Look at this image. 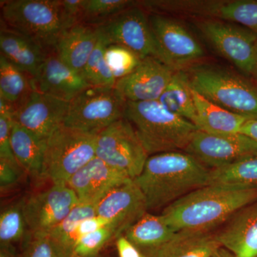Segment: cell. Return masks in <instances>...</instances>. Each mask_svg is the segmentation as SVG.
<instances>
[{"instance_id":"obj_1","label":"cell","mask_w":257,"mask_h":257,"mask_svg":"<svg viewBox=\"0 0 257 257\" xmlns=\"http://www.w3.org/2000/svg\"><path fill=\"white\" fill-rule=\"evenodd\" d=\"M256 201L257 188L208 184L172 203L160 215L175 233L212 232Z\"/></svg>"},{"instance_id":"obj_2","label":"cell","mask_w":257,"mask_h":257,"mask_svg":"<svg viewBox=\"0 0 257 257\" xmlns=\"http://www.w3.org/2000/svg\"><path fill=\"white\" fill-rule=\"evenodd\" d=\"M210 170L185 152L149 156L143 172L133 179L143 192L147 211L168 207L189 193L207 186Z\"/></svg>"},{"instance_id":"obj_3","label":"cell","mask_w":257,"mask_h":257,"mask_svg":"<svg viewBox=\"0 0 257 257\" xmlns=\"http://www.w3.org/2000/svg\"><path fill=\"white\" fill-rule=\"evenodd\" d=\"M124 118L133 125L149 156L184 151L198 130L159 101H126Z\"/></svg>"},{"instance_id":"obj_4","label":"cell","mask_w":257,"mask_h":257,"mask_svg":"<svg viewBox=\"0 0 257 257\" xmlns=\"http://www.w3.org/2000/svg\"><path fill=\"white\" fill-rule=\"evenodd\" d=\"M1 23L48 52L64 31L78 24L66 14L62 0H10L1 4Z\"/></svg>"},{"instance_id":"obj_5","label":"cell","mask_w":257,"mask_h":257,"mask_svg":"<svg viewBox=\"0 0 257 257\" xmlns=\"http://www.w3.org/2000/svg\"><path fill=\"white\" fill-rule=\"evenodd\" d=\"M187 73L190 87L226 110L257 119V86L239 74L214 67H192Z\"/></svg>"},{"instance_id":"obj_6","label":"cell","mask_w":257,"mask_h":257,"mask_svg":"<svg viewBox=\"0 0 257 257\" xmlns=\"http://www.w3.org/2000/svg\"><path fill=\"white\" fill-rule=\"evenodd\" d=\"M98 133L61 125L46 140L42 178L52 184H67L96 157Z\"/></svg>"},{"instance_id":"obj_7","label":"cell","mask_w":257,"mask_h":257,"mask_svg":"<svg viewBox=\"0 0 257 257\" xmlns=\"http://www.w3.org/2000/svg\"><path fill=\"white\" fill-rule=\"evenodd\" d=\"M126 101L115 87H91L69 102L63 125L99 132L124 118Z\"/></svg>"},{"instance_id":"obj_8","label":"cell","mask_w":257,"mask_h":257,"mask_svg":"<svg viewBox=\"0 0 257 257\" xmlns=\"http://www.w3.org/2000/svg\"><path fill=\"white\" fill-rule=\"evenodd\" d=\"M96 157L135 179L143 172L149 155L133 125L122 118L98 133Z\"/></svg>"},{"instance_id":"obj_9","label":"cell","mask_w":257,"mask_h":257,"mask_svg":"<svg viewBox=\"0 0 257 257\" xmlns=\"http://www.w3.org/2000/svg\"><path fill=\"white\" fill-rule=\"evenodd\" d=\"M135 5V3L97 28L109 44L122 45L142 60L153 57L166 64L165 56L152 31L148 15L143 8Z\"/></svg>"},{"instance_id":"obj_10","label":"cell","mask_w":257,"mask_h":257,"mask_svg":"<svg viewBox=\"0 0 257 257\" xmlns=\"http://www.w3.org/2000/svg\"><path fill=\"white\" fill-rule=\"evenodd\" d=\"M197 28L220 55L243 73L251 76L257 34L237 24L204 18Z\"/></svg>"},{"instance_id":"obj_11","label":"cell","mask_w":257,"mask_h":257,"mask_svg":"<svg viewBox=\"0 0 257 257\" xmlns=\"http://www.w3.org/2000/svg\"><path fill=\"white\" fill-rule=\"evenodd\" d=\"M184 152L209 170H216L256 156L257 143L242 134L213 135L197 130Z\"/></svg>"},{"instance_id":"obj_12","label":"cell","mask_w":257,"mask_h":257,"mask_svg":"<svg viewBox=\"0 0 257 257\" xmlns=\"http://www.w3.org/2000/svg\"><path fill=\"white\" fill-rule=\"evenodd\" d=\"M75 193L66 184L52 187L24 200L23 211L31 235H47L78 204Z\"/></svg>"},{"instance_id":"obj_13","label":"cell","mask_w":257,"mask_h":257,"mask_svg":"<svg viewBox=\"0 0 257 257\" xmlns=\"http://www.w3.org/2000/svg\"><path fill=\"white\" fill-rule=\"evenodd\" d=\"M152 31L165 56L166 64L184 71L204 56L202 45L182 24L160 14L149 15Z\"/></svg>"},{"instance_id":"obj_14","label":"cell","mask_w":257,"mask_h":257,"mask_svg":"<svg viewBox=\"0 0 257 257\" xmlns=\"http://www.w3.org/2000/svg\"><path fill=\"white\" fill-rule=\"evenodd\" d=\"M69 106V101L35 89L16 108L13 120L40 140L46 141L63 124Z\"/></svg>"},{"instance_id":"obj_15","label":"cell","mask_w":257,"mask_h":257,"mask_svg":"<svg viewBox=\"0 0 257 257\" xmlns=\"http://www.w3.org/2000/svg\"><path fill=\"white\" fill-rule=\"evenodd\" d=\"M176 72L162 61L147 57L131 74L116 81L115 88L126 101H158Z\"/></svg>"},{"instance_id":"obj_16","label":"cell","mask_w":257,"mask_h":257,"mask_svg":"<svg viewBox=\"0 0 257 257\" xmlns=\"http://www.w3.org/2000/svg\"><path fill=\"white\" fill-rule=\"evenodd\" d=\"M147 211L145 197L133 179L111 190L96 205V216L109 221L118 236Z\"/></svg>"},{"instance_id":"obj_17","label":"cell","mask_w":257,"mask_h":257,"mask_svg":"<svg viewBox=\"0 0 257 257\" xmlns=\"http://www.w3.org/2000/svg\"><path fill=\"white\" fill-rule=\"evenodd\" d=\"M130 180L127 175L95 157L66 184L75 193L79 203L96 205L111 190Z\"/></svg>"},{"instance_id":"obj_18","label":"cell","mask_w":257,"mask_h":257,"mask_svg":"<svg viewBox=\"0 0 257 257\" xmlns=\"http://www.w3.org/2000/svg\"><path fill=\"white\" fill-rule=\"evenodd\" d=\"M33 82L35 90L69 102L91 87L83 74L64 63L55 51L47 54Z\"/></svg>"},{"instance_id":"obj_19","label":"cell","mask_w":257,"mask_h":257,"mask_svg":"<svg viewBox=\"0 0 257 257\" xmlns=\"http://www.w3.org/2000/svg\"><path fill=\"white\" fill-rule=\"evenodd\" d=\"M214 233L235 256L257 257V201L236 211Z\"/></svg>"},{"instance_id":"obj_20","label":"cell","mask_w":257,"mask_h":257,"mask_svg":"<svg viewBox=\"0 0 257 257\" xmlns=\"http://www.w3.org/2000/svg\"><path fill=\"white\" fill-rule=\"evenodd\" d=\"M100 32L97 27L76 24L62 34L55 47L56 55L71 68L82 74L97 45Z\"/></svg>"},{"instance_id":"obj_21","label":"cell","mask_w":257,"mask_h":257,"mask_svg":"<svg viewBox=\"0 0 257 257\" xmlns=\"http://www.w3.org/2000/svg\"><path fill=\"white\" fill-rule=\"evenodd\" d=\"M0 51L1 55L33 78L50 52L30 37L2 23Z\"/></svg>"},{"instance_id":"obj_22","label":"cell","mask_w":257,"mask_h":257,"mask_svg":"<svg viewBox=\"0 0 257 257\" xmlns=\"http://www.w3.org/2000/svg\"><path fill=\"white\" fill-rule=\"evenodd\" d=\"M184 13L237 24L257 34V1H187Z\"/></svg>"},{"instance_id":"obj_23","label":"cell","mask_w":257,"mask_h":257,"mask_svg":"<svg viewBox=\"0 0 257 257\" xmlns=\"http://www.w3.org/2000/svg\"><path fill=\"white\" fill-rule=\"evenodd\" d=\"M221 247L214 232H179L145 257H211Z\"/></svg>"},{"instance_id":"obj_24","label":"cell","mask_w":257,"mask_h":257,"mask_svg":"<svg viewBox=\"0 0 257 257\" xmlns=\"http://www.w3.org/2000/svg\"><path fill=\"white\" fill-rule=\"evenodd\" d=\"M192 90L197 111L196 127L198 130L213 135H236L239 134L243 125L249 119L216 105L194 89Z\"/></svg>"},{"instance_id":"obj_25","label":"cell","mask_w":257,"mask_h":257,"mask_svg":"<svg viewBox=\"0 0 257 257\" xmlns=\"http://www.w3.org/2000/svg\"><path fill=\"white\" fill-rule=\"evenodd\" d=\"M10 143L15 159L23 170L32 177H42L46 141L13 120Z\"/></svg>"},{"instance_id":"obj_26","label":"cell","mask_w":257,"mask_h":257,"mask_svg":"<svg viewBox=\"0 0 257 257\" xmlns=\"http://www.w3.org/2000/svg\"><path fill=\"white\" fill-rule=\"evenodd\" d=\"M123 234L144 254L168 242L177 233L167 224L162 216L153 215L147 211Z\"/></svg>"},{"instance_id":"obj_27","label":"cell","mask_w":257,"mask_h":257,"mask_svg":"<svg viewBox=\"0 0 257 257\" xmlns=\"http://www.w3.org/2000/svg\"><path fill=\"white\" fill-rule=\"evenodd\" d=\"M158 101L171 112L188 120L194 126H197V111L192 88L184 71L175 72Z\"/></svg>"},{"instance_id":"obj_28","label":"cell","mask_w":257,"mask_h":257,"mask_svg":"<svg viewBox=\"0 0 257 257\" xmlns=\"http://www.w3.org/2000/svg\"><path fill=\"white\" fill-rule=\"evenodd\" d=\"M33 79L0 55V97L10 103L14 110L35 90Z\"/></svg>"},{"instance_id":"obj_29","label":"cell","mask_w":257,"mask_h":257,"mask_svg":"<svg viewBox=\"0 0 257 257\" xmlns=\"http://www.w3.org/2000/svg\"><path fill=\"white\" fill-rule=\"evenodd\" d=\"M209 184L257 188V155L246 157L223 168L210 170Z\"/></svg>"},{"instance_id":"obj_30","label":"cell","mask_w":257,"mask_h":257,"mask_svg":"<svg viewBox=\"0 0 257 257\" xmlns=\"http://www.w3.org/2000/svg\"><path fill=\"white\" fill-rule=\"evenodd\" d=\"M24 200L5 208L0 215V245H14L25 241L29 234L23 211Z\"/></svg>"},{"instance_id":"obj_31","label":"cell","mask_w":257,"mask_h":257,"mask_svg":"<svg viewBox=\"0 0 257 257\" xmlns=\"http://www.w3.org/2000/svg\"><path fill=\"white\" fill-rule=\"evenodd\" d=\"M99 32L97 45L89 57L82 74L88 84L92 87H115L116 79L104 58V51L109 42L100 30Z\"/></svg>"},{"instance_id":"obj_32","label":"cell","mask_w":257,"mask_h":257,"mask_svg":"<svg viewBox=\"0 0 257 257\" xmlns=\"http://www.w3.org/2000/svg\"><path fill=\"white\" fill-rule=\"evenodd\" d=\"M96 216L95 204L78 203L62 222L49 233L48 236L55 243L62 256H65V248L69 236L81 221Z\"/></svg>"},{"instance_id":"obj_33","label":"cell","mask_w":257,"mask_h":257,"mask_svg":"<svg viewBox=\"0 0 257 257\" xmlns=\"http://www.w3.org/2000/svg\"><path fill=\"white\" fill-rule=\"evenodd\" d=\"M134 5L128 0H85L80 23L99 26Z\"/></svg>"},{"instance_id":"obj_34","label":"cell","mask_w":257,"mask_h":257,"mask_svg":"<svg viewBox=\"0 0 257 257\" xmlns=\"http://www.w3.org/2000/svg\"><path fill=\"white\" fill-rule=\"evenodd\" d=\"M104 58L116 82L131 74L142 62L133 51L116 44H108Z\"/></svg>"},{"instance_id":"obj_35","label":"cell","mask_w":257,"mask_h":257,"mask_svg":"<svg viewBox=\"0 0 257 257\" xmlns=\"http://www.w3.org/2000/svg\"><path fill=\"white\" fill-rule=\"evenodd\" d=\"M117 237V231L112 225H106L81 238L74 246L71 257H98L106 243Z\"/></svg>"},{"instance_id":"obj_36","label":"cell","mask_w":257,"mask_h":257,"mask_svg":"<svg viewBox=\"0 0 257 257\" xmlns=\"http://www.w3.org/2000/svg\"><path fill=\"white\" fill-rule=\"evenodd\" d=\"M14 111L13 106L0 97V159L19 165L13 154L10 143Z\"/></svg>"},{"instance_id":"obj_37","label":"cell","mask_w":257,"mask_h":257,"mask_svg":"<svg viewBox=\"0 0 257 257\" xmlns=\"http://www.w3.org/2000/svg\"><path fill=\"white\" fill-rule=\"evenodd\" d=\"M19 257H64L48 235L29 234Z\"/></svg>"},{"instance_id":"obj_38","label":"cell","mask_w":257,"mask_h":257,"mask_svg":"<svg viewBox=\"0 0 257 257\" xmlns=\"http://www.w3.org/2000/svg\"><path fill=\"white\" fill-rule=\"evenodd\" d=\"M25 172L20 165L10 161L0 159V187L1 189L14 186Z\"/></svg>"},{"instance_id":"obj_39","label":"cell","mask_w":257,"mask_h":257,"mask_svg":"<svg viewBox=\"0 0 257 257\" xmlns=\"http://www.w3.org/2000/svg\"><path fill=\"white\" fill-rule=\"evenodd\" d=\"M116 247L119 257H145L136 246L125 237L124 234L116 238Z\"/></svg>"},{"instance_id":"obj_40","label":"cell","mask_w":257,"mask_h":257,"mask_svg":"<svg viewBox=\"0 0 257 257\" xmlns=\"http://www.w3.org/2000/svg\"><path fill=\"white\" fill-rule=\"evenodd\" d=\"M85 0H62V8L69 18L80 23Z\"/></svg>"},{"instance_id":"obj_41","label":"cell","mask_w":257,"mask_h":257,"mask_svg":"<svg viewBox=\"0 0 257 257\" xmlns=\"http://www.w3.org/2000/svg\"><path fill=\"white\" fill-rule=\"evenodd\" d=\"M240 134L251 138L257 143V119H248L243 125Z\"/></svg>"},{"instance_id":"obj_42","label":"cell","mask_w":257,"mask_h":257,"mask_svg":"<svg viewBox=\"0 0 257 257\" xmlns=\"http://www.w3.org/2000/svg\"><path fill=\"white\" fill-rule=\"evenodd\" d=\"M0 257H19L14 245H0Z\"/></svg>"},{"instance_id":"obj_43","label":"cell","mask_w":257,"mask_h":257,"mask_svg":"<svg viewBox=\"0 0 257 257\" xmlns=\"http://www.w3.org/2000/svg\"><path fill=\"white\" fill-rule=\"evenodd\" d=\"M211 257H236L232 253L230 252L229 250L226 249L222 246L218 248L216 252Z\"/></svg>"},{"instance_id":"obj_44","label":"cell","mask_w":257,"mask_h":257,"mask_svg":"<svg viewBox=\"0 0 257 257\" xmlns=\"http://www.w3.org/2000/svg\"><path fill=\"white\" fill-rule=\"evenodd\" d=\"M251 77L256 80L257 82V42L256 47H255L254 60H253V64L252 70L251 73Z\"/></svg>"}]
</instances>
